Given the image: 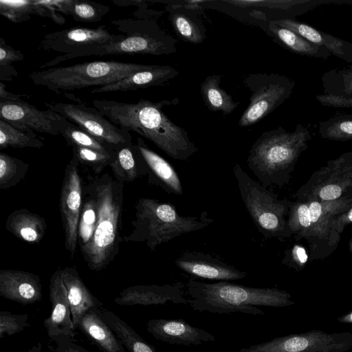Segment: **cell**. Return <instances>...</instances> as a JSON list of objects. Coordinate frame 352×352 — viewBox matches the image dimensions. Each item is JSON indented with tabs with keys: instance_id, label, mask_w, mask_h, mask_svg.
<instances>
[{
	"instance_id": "cell-1",
	"label": "cell",
	"mask_w": 352,
	"mask_h": 352,
	"mask_svg": "<svg viewBox=\"0 0 352 352\" xmlns=\"http://www.w3.org/2000/svg\"><path fill=\"white\" fill-rule=\"evenodd\" d=\"M177 102V98L157 102L144 98L135 103L105 99L92 101L94 108L122 130L134 131L148 139L175 160H186L197 153L198 148L188 132L163 111L164 107Z\"/></svg>"
},
{
	"instance_id": "cell-2",
	"label": "cell",
	"mask_w": 352,
	"mask_h": 352,
	"mask_svg": "<svg viewBox=\"0 0 352 352\" xmlns=\"http://www.w3.org/2000/svg\"><path fill=\"white\" fill-rule=\"evenodd\" d=\"M185 288L188 304L201 312L263 315L256 306L283 307L295 303L291 294L284 290L250 287L228 281L206 283L189 279Z\"/></svg>"
},
{
	"instance_id": "cell-3",
	"label": "cell",
	"mask_w": 352,
	"mask_h": 352,
	"mask_svg": "<svg viewBox=\"0 0 352 352\" xmlns=\"http://www.w3.org/2000/svg\"><path fill=\"white\" fill-rule=\"evenodd\" d=\"M90 180L98 201V218L92 239L80 252L87 267L99 272L115 260L123 241L120 230L124 183L108 173Z\"/></svg>"
},
{
	"instance_id": "cell-4",
	"label": "cell",
	"mask_w": 352,
	"mask_h": 352,
	"mask_svg": "<svg viewBox=\"0 0 352 352\" xmlns=\"http://www.w3.org/2000/svg\"><path fill=\"white\" fill-rule=\"evenodd\" d=\"M311 139L309 129L301 124L293 131L283 126L265 131L249 151L248 166L263 186H283Z\"/></svg>"
},
{
	"instance_id": "cell-5",
	"label": "cell",
	"mask_w": 352,
	"mask_h": 352,
	"mask_svg": "<svg viewBox=\"0 0 352 352\" xmlns=\"http://www.w3.org/2000/svg\"><path fill=\"white\" fill-rule=\"evenodd\" d=\"M204 211L199 217L181 215L174 205L157 199L140 197L135 205L133 231L122 236L124 242H145L154 252L157 246L179 236L202 230L213 222Z\"/></svg>"
},
{
	"instance_id": "cell-6",
	"label": "cell",
	"mask_w": 352,
	"mask_h": 352,
	"mask_svg": "<svg viewBox=\"0 0 352 352\" xmlns=\"http://www.w3.org/2000/svg\"><path fill=\"white\" fill-rule=\"evenodd\" d=\"M351 206L352 199L289 202V229L296 240L307 241L310 261L327 257L336 249L341 235L333 221Z\"/></svg>"
},
{
	"instance_id": "cell-7",
	"label": "cell",
	"mask_w": 352,
	"mask_h": 352,
	"mask_svg": "<svg viewBox=\"0 0 352 352\" xmlns=\"http://www.w3.org/2000/svg\"><path fill=\"white\" fill-rule=\"evenodd\" d=\"M146 66L111 60L85 62L33 72L28 78L34 85L50 90L71 91L91 86H105L125 78Z\"/></svg>"
},
{
	"instance_id": "cell-8",
	"label": "cell",
	"mask_w": 352,
	"mask_h": 352,
	"mask_svg": "<svg viewBox=\"0 0 352 352\" xmlns=\"http://www.w3.org/2000/svg\"><path fill=\"white\" fill-rule=\"evenodd\" d=\"M233 173L244 206L258 231L265 238L283 241L292 234L287 225L290 201L278 199L277 195L252 179L239 164Z\"/></svg>"
},
{
	"instance_id": "cell-9",
	"label": "cell",
	"mask_w": 352,
	"mask_h": 352,
	"mask_svg": "<svg viewBox=\"0 0 352 352\" xmlns=\"http://www.w3.org/2000/svg\"><path fill=\"white\" fill-rule=\"evenodd\" d=\"M124 38L91 51L88 56L151 54L168 55L177 51V41L148 18L113 20Z\"/></svg>"
},
{
	"instance_id": "cell-10",
	"label": "cell",
	"mask_w": 352,
	"mask_h": 352,
	"mask_svg": "<svg viewBox=\"0 0 352 352\" xmlns=\"http://www.w3.org/2000/svg\"><path fill=\"white\" fill-rule=\"evenodd\" d=\"M243 83L251 95L239 120L241 127L252 126L273 112L292 95L296 84L276 73L250 74L245 76Z\"/></svg>"
},
{
	"instance_id": "cell-11",
	"label": "cell",
	"mask_w": 352,
	"mask_h": 352,
	"mask_svg": "<svg viewBox=\"0 0 352 352\" xmlns=\"http://www.w3.org/2000/svg\"><path fill=\"white\" fill-rule=\"evenodd\" d=\"M124 37L122 34L110 32L104 25L94 28L77 26L48 33L41 41L39 48L64 54L46 62L40 69L55 66L74 58L87 56L91 51L120 41Z\"/></svg>"
},
{
	"instance_id": "cell-12",
	"label": "cell",
	"mask_w": 352,
	"mask_h": 352,
	"mask_svg": "<svg viewBox=\"0 0 352 352\" xmlns=\"http://www.w3.org/2000/svg\"><path fill=\"white\" fill-rule=\"evenodd\" d=\"M295 197L299 201L352 199V151L328 161L314 172Z\"/></svg>"
},
{
	"instance_id": "cell-13",
	"label": "cell",
	"mask_w": 352,
	"mask_h": 352,
	"mask_svg": "<svg viewBox=\"0 0 352 352\" xmlns=\"http://www.w3.org/2000/svg\"><path fill=\"white\" fill-rule=\"evenodd\" d=\"M352 349L350 332L327 333L311 330L276 338L242 348L239 352H346Z\"/></svg>"
},
{
	"instance_id": "cell-14",
	"label": "cell",
	"mask_w": 352,
	"mask_h": 352,
	"mask_svg": "<svg viewBox=\"0 0 352 352\" xmlns=\"http://www.w3.org/2000/svg\"><path fill=\"white\" fill-rule=\"evenodd\" d=\"M45 105L47 109L63 115L116 151L133 142L129 132L113 124L94 107L80 103L65 102H45Z\"/></svg>"
},
{
	"instance_id": "cell-15",
	"label": "cell",
	"mask_w": 352,
	"mask_h": 352,
	"mask_svg": "<svg viewBox=\"0 0 352 352\" xmlns=\"http://www.w3.org/2000/svg\"><path fill=\"white\" fill-rule=\"evenodd\" d=\"M79 163L74 158L67 163L60 194V212L65 235V248L72 258L78 243V225L82 206V179Z\"/></svg>"
},
{
	"instance_id": "cell-16",
	"label": "cell",
	"mask_w": 352,
	"mask_h": 352,
	"mask_svg": "<svg viewBox=\"0 0 352 352\" xmlns=\"http://www.w3.org/2000/svg\"><path fill=\"white\" fill-rule=\"evenodd\" d=\"M66 118L51 109L40 110L21 100L0 101V120L22 131L59 135V122Z\"/></svg>"
},
{
	"instance_id": "cell-17",
	"label": "cell",
	"mask_w": 352,
	"mask_h": 352,
	"mask_svg": "<svg viewBox=\"0 0 352 352\" xmlns=\"http://www.w3.org/2000/svg\"><path fill=\"white\" fill-rule=\"evenodd\" d=\"M175 263L186 274L195 278L228 281L244 278L248 274L218 257L200 252H184Z\"/></svg>"
},
{
	"instance_id": "cell-18",
	"label": "cell",
	"mask_w": 352,
	"mask_h": 352,
	"mask_svg": "<svg viewBox=\"0 0 352 352\" xmlns=\"http://www.w3.org/2000/svg\"><path fill=\"white\" fill-rule=\"evenodd\" d=\"M184 288L182 283L130 286L119 293L114 302L122 306L165 305L168 302L188 304Z\"/></svg>"
},
{
	"instance_id": "cell-19",
	"label": "cell",
	"mask_w": 352,
	"mask_h": 352,
	"mask_svg": "<svg viewBox=\"0 0 352 352\" xmlns=\"http://www.w3.org/2000/svg\"><path fill=\"white\" fill-rule=\"evenodd\" d=\"M146 330L155 339L171 344L198 345L216 340L212 334L182 319H151L146 324Z\"/></svg>"
},
{
	"instance_id": "cell-20",
	"label": "cell",
	"mask_w": 352,
	"mask_h": 352,
	"mask_svg": "<svg viewBox=\"0 0 352 352\" xmlns=\"http://www.w3.org/2000/svg\"><path fill=\"white\" fill-rule=\"evenodd\" d=\"M49 290L52 309L50 317L43 322L47 336L51 340L61 336L74 339L76 329L72 322L67 294L59 269L51 276Z\"/></svg>"
},
{
	"instance_id": "cell-21",
	"label": "cell",
	"mask_w": 352,
	"mask_h": 352,
	"mask_svg": "<svg viewBox=\"0 0 352 352\" xmlns=\"http://www.w3.org/2000/svg\"><path fill=\"white\" fill-rule=\"evenodd\" d=\"M0 296L22 304H34L42 298L41 277L21 270H0Z\"/></svg>"
},
{
	"instance_id": "cell-22",
	"label": "cell",
	"mask_w": 352,
	"mask_h": 352,
	"mask_svg": "<svg viewBox=\"0 0 352 352\" xmlns=\"http://www.w3.org/2000/svg\"><path fill=\"white\" fill-rule=\"evenodd\" d=\"M136 145L146 165L148 183L161 188L170 195H182V182L174 167L151 150L141 138H137Z\"/></svg>"
},
{
	"instance_id": "cell-23",
	"label": "cell",
	"mask_w": 352,
	"mask_h": 352,
	"mask_svg": "<svg viewBox=\"0 0 352 352\" xmlns=\"http://www.w3.org/2000/svg\"><path fill=\"white\" fill-rule=\"evenodd\" d=\"M179 72L168 65H147L141 70L113 83L94 88L91 94L133 91L164 84L176 78Z\"/></svg>"
},
{
	"instance_id": "cell-24",
	"label": "cell",
	"mask_w": 352,
	"mask_h": 352,
	"mask_svg": "<svg viewBox=\"0 0 352 352\" xmlns=\"http://www.w3.org/2000/svg\"><path fill=\"white\" fill-rule=\"evenodd\" d=\"M59 271L67 291L72 322L76 329L85 313L103 305L91 294L75 267H65Z\"/></svg>"
},
{
	"instance_id": "cell-25",
	"label": "cell",
	"mask_w": 352,
	"mask_h": 352,
	"mask_svg": "<svg viewBox=\"0 0 352 352\" xmlns=\"http://www.w3.org/2000/svg\"><path fill=\"white\" fill-rule=\"evenodd\" d=\"M272 21L280 26L294 31L308 41L324 47L331 55L347 63H352L351 43L294 19H284Z\"/></svg>"
},
{
	"instance_id": "cell-26",
	"label": "cell",
	"mask_w": 352,
	"mask_h": 352,
	"mask_svg": "<svg viewBox=\"0 0 352 352\" xmlns=\"http://www.w3.org/2000/svg\"><path fill=\"white\" fill-rule=\"evenodd\" d=\"M57 12L52 1L0 0V14L15 23L28 21L32 14H36L64 24L65 19Z\"/></svg>"
},
{
	"instance_id": "cell-27",
	"label": "cell",
	"mask_w": 352,
	"mask_h": 352,
	"mask_svg": "<svg viewBox=\"0 0 352 352\" xmlns=\"http://www.w3.org/2000/svg\"><path fill=\"white\" fill-rule=\"evenodd\" d=\"M77 329L103 352H125L124 345L96 309L82 316Z\"/></svg>"
},
{
	"instance_id": "cell-28",
	"label": "cell",
	"mask_w": 352,
	"mask_h": 352,
	"mask_svg": "<svg viewBox=\"0 0 352 352\" xmlns=\"http://www.w3.org/2000/svg\"><path fill=\"white\" fill-rule=\"evenodd\" d=\"M6 228L21 241L38 243L45 236L47 224L41 216L27 208H21L8 215Z\"/></svg>"
},
{
	"instance_id": "cell-29",
	"label": "cell",
	"mask_w": 352,
	"mask_h": 352,
	"mask_svg": "<svg viewBox=\"0 0 352 352\" xmlns=\"http://www.w3.org/2000/svg\"><path fill=\"white\" fill-rule=\"evenodd\" d=\"M113 177L123 182L129 183L147 175L146 163L133 142L116 151V157L109 166Z\"/></svg>"
},
{
	"instance_id": "cell-30",
	"label": "cell",
	"mask_w": 352,
	"mask_h": 352,
	"mask_svg": "<svg viewBox=\"0 0 352 352\" xmlns=\"http://www.w3.org/2000/svg\"><path fill=\"white\" fill-rule=\"evenodd\" d=\"M268 30L274 38L289 51L300 56L326 60L331 54L324 47L315 45L294 31L270 21Z\"/></svg>"
},
{
	"instance_id": "cell-31",
	"label": "cell",
	"mask_w": 352,
	"mask_h": 352,
	"mask_svg": "<svg viewBox=\"0 0 352 352\" xmlns=\"http://www.w3.org/2000/svg\"><path fill=\"white\" fill-rule=\"evenodd\" d=\"M96 310L130 352H157L153 346L141 338L133 328L115 313L103 306L96 308Z\"/></svg>"
},
{
	"instance_id": "cell-32",
	"label": "cell",
	"mask_w": 352,
	"mask_h": 352,
	"mask_svg": "<svg viewBox=\"0 0 352 352\" xmlns=\"http://www.w3.org/2000/svg\"><path fill=\"white\" fill-rule=\"evenodd\" d=\"M98 218V201L93 184L83 185L82 206L78 225V244L82 250L91 241Z\"/></svg>"
},
{
	"instance_id": "cell-33",
	"label": "cell",
	"mask_w": 352,
	"mask_h": 352,
	"mask_svg": "<svg viewBox=\"0 0 352 352\" xmlns=\"http://www.w3.org/2000/svg\"><path fill=\"white\" fill-rule=\"evenodd\" d=\"M221 75L207 76L200 85V93L205 105L211 111H221L224 116L230 114L239 104L219 84Z\"/></svg>"
},
{
	"instance_id": "cell-34",
	"label": "cell",
	"mask_w": 352,
	"mask_h": 352,
	"mask_svg": "<svg viewBox=\"0 0 352 352\" xmlns=\"http://www.w3.org/2000/svg\"><path fill=\"white\" fill-rule=\"evenodd\" d=\"M226 3L241 8L257 7L287 12L289 19L304 14L322 3H333V0H278V1H225Z\"/></svg>"
},
{
	"instance_id": "cell-35",
	"label": "cell",
	"mask_w": 352,
	"mask_h": 352,
	"mask_svg": "<svg viewBox=\"0 0 352 352\" xmlns=\"http://www.w3.org/2000/svg\"><path fill=\"white\" fill-rule=\"evenodd\" d=\"M52 1L58 12L72 16L76 21L98 22L110 10L108 6L92 1L55 0Z\"/></svg>"
},
{
	"instance_id": "cell-36",
	"label": "cell",
	"mask_w": 352,
	"mask_h": 352,
	"mask_svg": "<svg viewBox=\"0 0 352 352\" xmlns=\"http://www.w3.org/2000/svg\"><path fill=\"white\" fill-rule=\"evenodd\" d=\"M169 19L173 29L182 40L193 44H200L206 38L204 25L192 14L177 8L170 12Z\"/></svg>"
},
{
	"instance_id": "cell-37",
	"label": "cell",
	"mask_w": 352,
	"mask_h": 352,
	"mask_svg": "<svg viewBox=\"0 0 352 352\" xmlns=\"http://www.w3.org/2000/svg\"><path fill=\"white\" fill-rule=\"evenodd\" d=\"M58 129L59 134H60L72 147L87 148L109 153L116 152L110 146L83 131L78 126L67 118L59 122Z\"/></svg>"
},
{
	"instance_id": "cell-38",
	"label": "cell",
	"mask_w": 352,
	"mask_h": 352,
	"mask_svg": "<svg viewBox=\"0 0 352 352\" xmlns=\"http://www.w3.org/2000/svg\"><path fill=\"white\" fill-rule=\"evenodd\" d=\"M324 94L352 98V65L333 69L321 78Z\"/></svg>"
},
{
	"instance_id": "cell-39",
	"label": "cell",
	"mask_w": 352,
	"mask_h": 352,
	"mask_svg": "<svg viewBox=\"0 0 352 352\" xmlns=\"http://www.w3.org/2000/svg\"><path fill=\"white\" fill-rule=\"evenodd\" d=\"M44 143L36 134L29 133L17 129L9 123L0 120V149L8 147L14 148H41Z\"/></svg>"
},
{
	"instance_id": "cell-40",
	"label": "cell",
	"mask_w": 352,
	"mask_h": 352,
	"mask_svg": "<svg viewBox=\"0 0 352 352\" xmlns=\"http://www.w3.org/2000/svg\"><path fill=\"white\" fill-rule=\"evenodd\" d=\"M318 133L323 139L333 141L352 140V114L337 113L318 123Z\"/></svg>"
},
{
	"instance_id": "cell-41",
	"label": "cell",
	"mask_w": 352,
	"mask_h": 352,
	"mask_svg": "<svg viewBox=\"0 0 352 352\" xmlns=\"http://www.w3.org/2000/svg\"><path fill=\"white\" fill-rule=\"evenodd\" d=\"M29 167L28 163L0 152V190L18 185L27 175Z\"/></svg>"
},
{
	"instance_id": "cell-42",
	"label": "cell",
	"mask_w": 352,
	"mask_h": 352,
	"mask_svg": "<svg viewBox=\"0 0 352 352\" xmlns=\"http://www.w3.org/2000/svg\"><path fill=\"white\" fill-rule=\"evenodd\" d=\"M73 157L80 164L91 168L96 175H100L104 168L110 166L116 157L113 153H103L96 150L74 146L72 147Z\"/></svg>"
},
{
	"instance_id": "cell-43",
	"label": "cell",
	"mask_w": 352,
	"mask_h": 352,
	"mask_svg": "<svg viewBox=\"0 0 352 352\" xmlns=\"http://www.w3.org/2000/svg\"><path fill=\"white\" fill-rule=\"evenodd\" d=\"M28 314H12L7 311H0V338L6 335L13 336L30 327Z\"/></svg>"
},
{
	"instance_id": "cell-44",
	"label": "cell",
	"mask_w": 352,
	"mask_h": 352,
	"mask_svg": "<svg viewBox=\"0 0 352 352\" xmlns=\"http://www.w3.org/2000/svg\"><path fill=\"white\" fill-rule=\"evenodd\" d=\"M23 59L24 55L20 50L6 44L5 41L0 38V66H8L13 62Z\"/></svg>"
},
{
	"instance_id": "cell-45",
	"label": "cell",
	"mask_w": 352,
	"mask_h": 352,
	"mask_svg": "<svg viewBox=\"0 0 352 352\" xmlns=\"http://www.w3.org/2000/svg\"><path fill=\"white\" fill-rule=\"evenodd\" d=\"M307 260V256L303 248L294 246L288 252L283 263L296 270L301 269Z\"/></svg>"
},
{
	"instance_id": "cell-46",
	"label": "cell",
	"mask_w": 352,
	"mask_h": 352,
	"mask_svg": "<svg viewBox=\"0 0 352 352\" xmlns=\"http://www.w3.org/2000/svg\"><path fill=\"white\" fill-rule=\"evenodd\" d=\"M316 100L322 106L335 108H352V98L327 95L316 96Z\"/></svg>"
},
{
	"instance_id": "cell-47",
	"label": "cell",
	"mask_w": 352,
	"mask_h": 352,
	"mask_svg": "<svg viewBox=\"0 0 352 352\" xmlns=\"http://www.w3.org/2000/svg\"><path fill=\"white\" fill-rule=\"evenodd\" d=\"M52 340L55 342L53 352H89L84 347L76 344L73 339L65 336Z\"/></svg>"
},
{
	"instance_id": "cell-48",
	"label": "cell",
	"mask_w": 352,
	"mask_h": 352,
	"mask_svg": "<svg viewBox=\"0 0 352 352\" xmlns=\"http://www.w3.org/2000/svg\"><path fill=\"white\" fill-rule=\"evenodd\" d=\"M352 223V206L334 218L333 226L337 232L341 235L346 226Z\"/></svg>"
},
{
	"instance_id": "cell-49",
	"label": "cell",
	"mask_w": 352,
	"mask_h": 352,
	"mask_svg": "<svg viewBox=\"0 0 352 352\" xmlns=\"http://www.w3.org/2000/svg\"><path fill=\"white\" fill-rule=\"evenodd\" d=\"M17 76V71L12 65L0 66V82L10 81Z\"/></svg>"
},
{
	"instance_id": "cell-50",
	"label": "cell",
	"mask_w": 352,
	"mask_h": 352,
	"mask_svg": "<svg viewBox=\"0 0 352 352\" xmlns=\"http://www.w3.org/2000/svg\"><path fill=\"white\" fill-rule=\"evenodd\" d=\"M6 86L3 82H0V101H18L21 100V94L10 93L6 90Z\"/></svg>"
},
{
	"instance_id": "cell-51",
	"label": "cell",
	"mask_w": 352,
	"mask_h": 352,
	"mask_svg": "<svg viewBox=\"0 0 352 352\" xmlns=\"http://www.w3.org/2000/svg\"><path fill=\"white\" fill-rule=\"evenodd\" d=\"M337 320L343 323H350L352 324V311L347 314H344L341 317H339Z\"/></svg>"
},
{
	"instance_id": "cell-52",
	"label": "cell",
	"mask_w": 352,
	"mask_h": 352,
	"mask_svg": "<svg viewBox=\"0 0 352 352\" xmlns=\"http://www.w3.org/2000/svg\"><path fill=\"white\" fill-rule=\"evenodd\" d=\"M42 345L41 343L39 342L36 345L33 346L31 349L28 350V352H41Z\"/></svg>"
},
{
	"instance_id": "cell-53",
	"label": "cell",
	"mask_w": 352,
	"mask_h": 352,
	"mask_svg": "<svg viewBox=\"0 0 352 352\" xmlns=\"http://www.w3.org/2000/svg\"><path fill=\"white\" fill-rule=\"evenodd\" d=\"M349 250L350 252H352V238L351 239L349 243Z\"/></svg>"
}]
</instances>
